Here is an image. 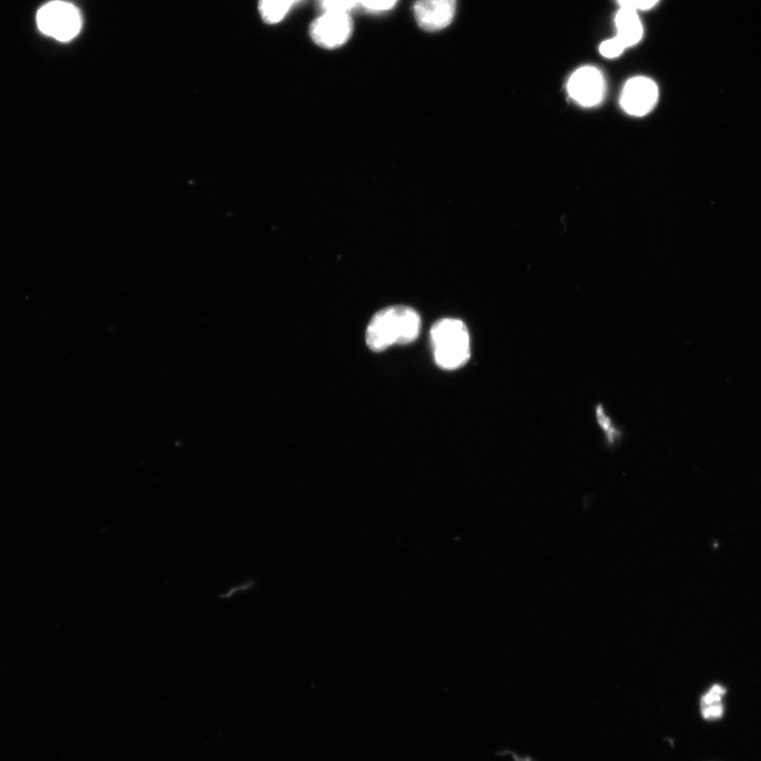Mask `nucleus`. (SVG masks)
I'll return each mask as SVG.
<instances>
[{"label":"nucleus","instance_id":"5","mask_svg":"<svg viewBox=\"0 0 761 761\" xmlns=\"http://www.w3.org/2000/svg\"><path fill=\"white\" fill-rule=\"evenodd\" d=\"M569 96L584 107L600 104L605 96L606 83L602 72L592 66L575 71L567 84Z\"/></svg>","mask_w":761,"mask_h":761},{"label":"nucleus","instance_id":"4","mask_svg":"<svg viewBox=\"0 0 761 761\" xmlns=\"http://www.w3.org/2000/svg\"><path fill=\"white\" fill-rule=\"evenodd\" d=\"M354 31L349 14L325 12L315 20L310 34L315 44L325 49H336L348 42Z\"/></svg>","mask_w":761,"mask_h":761},{"label":"nucleus","instance_id":"14","mask_svg":"<svg viewBox=\"0 0 761 761\" xmlns=\"http://www.w3.org/2000/svg\"><path fill=\"white\" fill-rule=\"evenodd\" d=\"M360 5L370 12H384L396 6L398 0H359Z\"/></svg>","mask_w":761,"mask_h":761},{"label":"nucleus","instance_id":"10","mask_svg":"<svg viewBox=\"0 0 761 761\" xmlns=\"http://www.w3.org/2000/svg\"><path fill=\"white\" fill-rule=\"evenodd\" d=\"M301 0H259V11L268 24H277L284 20L291 8Z\"/></svg>","mask_w":761,"mask_h":761},{"label":"nucleus","instance_id":"8","mask_svg":"<svg viewBox=\"0 0 761 761\" xmlns=\"http://www.w3.org/2000/svg\"><path fill=\"white\" fill-rule=\"evenodd\" d=\"M617 37L626 48L642 40L644 29L637 11L620 9L616 16Z\"/></svg>","mask_w":761,"mask_h":761},{"label":"nucleus","instance_id":"12","mask_svg":"<svg viewBox=\"0 0 761 761\" xmlns=\"http://www.w3.org/2000/svg\"><path fill=\"white\" fill-rule=\"evenodd\" d=\"M625 49L627 48L616 36L614 39L607 40L601 45L600 53L606 59H616L620 57Z\"/></svg>","mask_w":761,"mask_h":761},{"label":"nucleus","instance_id":"11","mask_svg":"<svg viewBox=\"0 0 761 761\" xmlns=\"http://www.w3.org/2000/svg\"><path fill=\"white\" fill-rule=\"evenodd\" d=\"M319 5L325 12L349 14L360 3L359 0H319Z\"/></svg>","mask_w":761,"mask_h":761},{"label":"nucleus","instance_id":"1","mask_svg":"<svg viewBox=\"0 0 761 761\" xmlns=\"http://www.w3.org/2000/svg\"><path fill=\"white\" fill-rule=\"evenodd\" d=\"M421 331L419 313L406 306L387 307L375 314L366 330V344L374 352L415 342Z\"/></svg>","mask_w":761,"mask_h":761},{"label":"nucleus","instance_id":"6","mask_svg":"<svg viewBox=\"0 0 761 761\" xmlns=\"http://www.w3.org/2000/svg\"><path fill=\"white\" fill-rule=\"evenodd\" d=\"M659 99L657 84L648 78L630 79L624 86L621 106L628 115L643 117L656 106Z\"/></svg>","mask_w":761,"mask_h":761},{"label":"nucleus","instance_id":"9","mask_svg":"<svg viewBox=\"0 0 761 761\" xmlns=\"http://www.w3.org/2000/svg\"><path fill=\"white\" fill-rule=\"evenodd\" d=\"M727 690L721 685H714L701 698V714L705 720H718L725 713V707L722 704V698Z\"/></svg>","mask_w":761,"mask_h":761},{"label":"nucleus","instance_id":"2","mask_svg":"<svg viewBox=\"0 0 761 761\" xmlns=\"http://www.w3.org/2000/svg\"><path fill=\"white\" fill-rule=\"evenodd\" d=\"M431 341L435 362L444 370H456L471 357L470 333L460 320L438 321L431 329Z\"/></svg>","mask_w":761,"mask_h":761},{"label":"nucleus","instance_id":"13","mask_svg":"<svg viewBox=\"0 0 761 761\" xmlns=\"http://www.w3.org/2000/svg\"><path fill=\"white\" fill-rule=\"evenodd\" d=\"M660 0H618L621 9L637 11L651 10L659 4Z\"/></svg>","mask_w":761,"mask_h":761},{"label":"nucleus","instance_id":"3","mask_svg":"<svg viewBox=\"0 0 761 761\" xmlns=\"http://www.w3.org/2000/svg\"><path fill=\"white\" fill-rule=\"evenodd\" d=\"M37 25L52 39L69 42L79 34L82 20L76 7L61 0H55L37 13Z\"/></svg>","mask_w":761,"mask_h":761},{"label":"nucleus","instance_id":"7","mask_svg":"<svg viewBox=\"0 0 761 761\" xmlns=\"http://www.w3.org/2000/svg\"><path fill=\"white\" fill-rule=\"evenodd\" d=\"M417 24L428 32L449 27L456 14V0H417L414 7Z\"/></svg>","mask_w":761,"mask_h":761}]
</instances>
